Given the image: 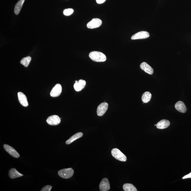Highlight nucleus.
Here are the masks:
<instances>
[{"instance_id": "a211bd4d", "label": "nucleus", "mask_w": 191, "mask_h": 191, "mask_svg": "<svg viewBox=\"0 0 191 191\" xmlns=\"http://www.w3.org/2000/svg\"><path fill=\"white\" fill-rule=\"evenodd\" d=\"M151 98V93L148 91L145 92L142 97V101L144 103H147L150 101Z\"/></svg>"}, {"instance_id": "393cba45", "label": "nucleus", "mask_w": 191, "mask_h": 191, "mask_svg": "<svg viewBox=\"0 0 191 191\" xmlns=\"http://www.w3.org/2000/svg\"><path fill=\"white\" fill-rule=\"evenodd\" d=\"M191 178V173H189V174L185 176L182 178L183 179H187V178Z\"/></svg>"}, {"instance_id": "6ab92c4d", "label": "nucleus", "mask_w": 191, "mask_h": 191, "mask_svg": "<svg viewBox=\"0 0 191 191\" xmlns=\"http://www.w3.org/2000/svg\"><path fill=\"white\" fill-rule=\"evenodd\" d=\"M125 191H137L136 188L133 185L130 183L125 184L123 186Z\"/></svg>"}, {"instance_id": "f8f14e48", "label": "nucleus", "mask_w": 191, "mask_h": 191, "mask_svg": "<svg viewBox=\"0 0 191 191\" xmlns=\"http://www.w3.org/2000/svg\"><path fill=\"white\" fill-rule=\"evenodd\" d=\"M140 68L142 70L144 71L147 73L152 75L154 73L153 69L147 63L143 62L140 65Z\"/></svg>"}, {"instance_id": "4be33fe9", "label": "nucleus", "mask_w": 191, "mask_h": 191, "mask_svg": "<svg viewBox=\"0 0 191 191\" xmlns=\"http://www.w3.org/2000/svg\"><path fill=\"white\" fill-rule=\"evenodd\" d=\"M74 88L75 90L78 91V92L81 91V90L83 89L81 86H80V85L79 84L78 81H75V84L74 85Z\"/></svg>"}, {"instance_id": "5701e85b", "label": "nucleus", "mask_w": 191, "mask_h": 191, "mask_svg": "<svg viewBox=\"0 0 191 191\" xmlns=\"http://www.w3.org/2000/svg\"><path fill=\"white\" fill-rule=\"evenodd\" d=\"M78 83L80 85V86H81L82 89H83L85 88V86H86V83L85 80L81 79L79 80Z\"/></svg>"}, {"instance_id": "9d476101", "label": "nucleus", "mask_w": 191, "mask_h": 191, "mask_svg": "<svg viewBox=\"0 0 191 191\" xmlns=\"http://www.w3.org/2000/svg\"><path fill=\"white\" fill-rule=\"evenodd\" d=\"M99 189L101 191H107L110 190V186L109 181L107 178H104L99 184Z\"/></svg>"}, {"instance_id": "20e7f679", "label": "nucleus", "mask_w": 191, "mask_h": 191, "mask_svg": "<svg viewBox=\"0 0 191 191\" xmlns=\"http://www.w3.org/2000/svg\"><path fill=\"white\" fill-rule=\"evenodd\" d=\"M102 24V20L98 18H94L88 23L87 27L89 29H94L100 27Z\"/></svg>"}, {"instance_id": "f3484780", "label": "nucleus", "mask_w": 191, "mask_h": 191, "mask_svg": "<svg viewBox=\"0 0 191 191\" xmlns=\"http://www.w3.org/2000/svg\"><path fill=\"white\" fill-rule=\"evenodd\" d=\"M25 1V0H20L16 4L15 9H14V13L16 15H18L20 13Z\"/></svg>"}, {"instance_id": "4468645a", "label": "nucleus", "mask_w": 191, "mask_h": 191, "mask_svg": "<svg viewBox=\"0 0 191 191\" xmlns=\"http://www.w3.org/2000/svg\"><path fill=\"white\" fill-rule=\"evenodd\" d=\"M170 123L168 120L163 119L159 121L156 126L157 129H163L168 127L170 125Z\"/></svg>"}, {"instance_id": "0eeeda50", "label": "nucleus", "mask_w": 191, "mask_h": 191, "mask_svg": "<svg viewBox=\"0 0 191 191\" xmlns=\"http://www.w3.org/2000/svg\"><path fill=\"white\" fill-rule=\"evenodd\" d=\"M150 34L149 33L146 31H140L136 33L132 36L131 39L132 40H137L147 38L149 37Z\"/></svg>"}, {"instance_id": "9b49d317", "label": "nucleus", "mask_w": 191, "mask_h": 191, "mask_svg": "<svg viewBox=\"0 0 191 191\" xmlns=\"http://www.w3.org/2000/svg\"><path fill=\"white\" fill-rule=\"evenodd\" d=\"M17 94L20 103L23 107H27L28 103L26 96L23 93L21 92H18Z\"/></svg>"}, {"instance_id": "f257e3e1", "label": "nucleus", "mask_w": 191, "mask_h": 191, "mask_svg": "<svg viewBox=\"0 0 191 191\" xmlns=\"http://www.w3.org/2000/svg\"><path fill=\"white\" fill-rule=\"evenodd\" d=\"M89 57L92 61L96 62H103L106 60L105 55L101 52L94 51L89 53Z\"/></svg>"}, {"instance_id": "ddd939ff", "label": "nucleus", "mask_w": 191, "mask_h": 191, "mask_svg": "<svg viewBox=\"0 0 191 191\" xmlns=\"http://www.w3.org/2000/svg\"><path fill=\"white\" fill-rule=\"evenodd\" d=\"M175 107L177 110L181 113H186L187 110V108L185 105L181 101L177 102L175 105Z\"/></svg>"}, {"instance_id": "1a4fd4ad", "label": "nucleus", "mask_w": 191, "mask_h": 191, "mask_svg": "<svg viewBox=\"0 0 191 191\" xmlns=\"http://www.w3.org/2000/svg\"><path fill=\"white\" fill-rule=\"evenodd\" d=\"M62 88L61 85L59 84L55 85V86L52 89L50 92V96L52 97H57L61 94Z\"/></svg>"}, {"instance_id": "2eb2a0df", "label": "nucleus", "mask_w": 191, "mask_h": 191, "mask_svg": "<svg viewBox=\"0 0 191 191\" xmlns=\"http://www.w3.org/2000/svg\"><path fill=\"white\" fill-rule=\"evenodd\" d=\"M9 177L13 179L23 176V175L19 173L15 168H12L9 170Z\"/></svg>"}, {"instance_id": "423d86ee", "label": "nucleus", "mask_w": 191, "mask_h": 191, "mask_svg": "<svg viewBox=\"0 0 191 191\" xmlns=\"http://www.w3.org/2000/svg\"><path fill=\"white\" fill-rule=\"evenodd\" d=\"M108 104L107 103L103 102L99 105L97 108V114L98 116H103L108 110Z\"/></svg>"}, {"instance_id": "a878e982", "label": "nucleus", "mask_w": 191, "mask_h": 191, "mask_svg": "<svg viewBox=\"0 0 191 191\" xmlns=\"http://www.w3.org/2000/svg\"><path fill=\"white\" fill-rule=\"evenodd\" d=\"M106 0H96V2L99 4L103 3Z\"/></svg>"}, {"instance_id": "7ed1b4c3", "label": "nucleus", "mask_w": 191, "mask_h": 191, "mask_svg": "<svg viewBox=\"0 0 191 191\" xmlns=\"http://www.w3.org/2000/svg\"><path fill=\"white\" fill-rule=\"evenodd\" d=\"M74 170L71 168L63 169L58 172V175L61 178L68 179L73 176Z\"/></svg>"}, {"instance_id": "b1692460", "label": "nucleus", "mask_w": 191, "mask_h": 191, "mask_svg": "<svg viewBox=\"0 0 191 191\" xmlns=\"http://www.w3.org/2000/svg\"><path fill=\"white\" fill-rule=\"evenodd\" d=\"M52 188V186L50 185H47L42 188L41 191H50Z\"/></svg>"}, {"instance_id": "f03ea898", "label": "nucleus", "mask_w": 191, "mask_h": 191, "mask_svg": "<svg viewBox=\"0 0 191 191\" xmlns=\"http://www.w3.org/2000/svg\"><path fill=\"white\" fill-rule=\"evenodd\" d=\"M111 153L113 157L117 160L123 162L127 160L126 156L117 148H114L112 150Z\"/></svg>"}, {"instance_id": "412c9836", "label": "nucleus", "mask_w": 191, "mask_h": 191, "mask_svg": "<svg viewBox=\"0 0 191 191\" xmlns=\"http://www.w3.org/2000/svg\"><path fill=\"white\" fill-rule=\"evenodd\" d=\"M73 9L71 8H69L66 9L65 10H64V12H63V13H64V15L68 16L72 15V14L73 13Z\"/></svg>"}, {"instance_id": "aec40b11", "label": "nucleus", "mask_w": 191, "mask_h": 191, "mask_svg": "<svg viewBox=\"0 0 191 191\" xmlns=\"http://www.w3.org/2000/svg\"><path fill=\"white\" fill-rule=\"evenodd\" d=\"M31 60V58L30 56H27L24 58L22 59L21 61V64H23L25 67H27L29 65L30 62Z\"/></svg>"}, {"instance_id": "39448f33", "label": "nucleus", "mask_w": 191, "mask_h": 191, "mask_svg": "<svg viewBox=\"0 0 191 191\" xmlns=\"http://www.w3.org/2000/svg\"><path fill=\"white\" fill-rule=\"evenodd\" d=\"M47 122L50 125H58L61 123V118L57 115H53L49 117L47 120Z\"/></svg>"}, {"instance_id": "dca6fc26", "label": "nucleus", "mask_w": 191, "mask_h": 191, "mask_svg": "<svg viewBox=\"0 0 191 191\" xmlns=\"http://www.w3.org/2000/svg\"><path fill=\"white\" fill-rule=\"evenodd\" d=\"M83 136V133L81 132H78L73 136L71 137H70L69 139L66 141V144H69L72 143L73 142L75 141L76 140L78 139L81 138Z\"/></svg>"}, {"instance_id": "6e6552de", "label": "nucleus", "mask_w": 191, "mask_h": 191, "mask_svg": "<svg viewBox=\"0 0 191 191\" xmlns=\"http://www.w3.org/2000/svg\"><path fill=\"white\" fill-rule=\"evenodd\" d=\"M4 148L5 150L9 154H10L11 156L17 158L19 157L20 155L14 149L13 147H11L9 145L5 144L4 145Z\"/></svg>"}]
</instances>
